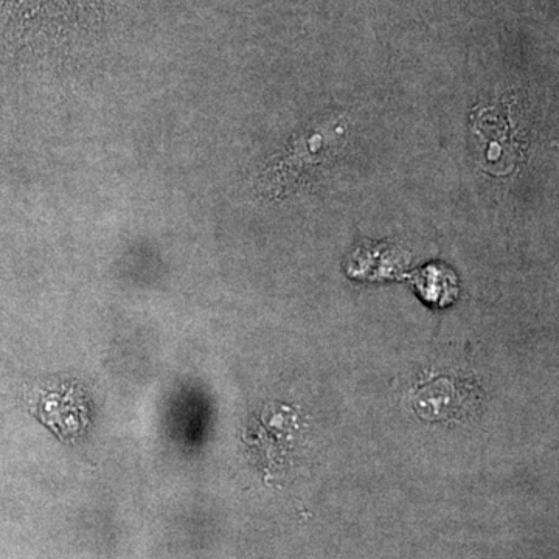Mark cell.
<instances>
[{
    "label": "cell",
    "instance_id": "obj_1",
    "mask_svg": "<svg viewBox=\"0 0 559 559\" xmlns=\"http://www.w3.org/2000/svg\"><path fill=\"white\" fill-rule=\"evenodd\" d=\"M77 404L75 396L69 395V393H52V395L44 396V400L39 404V409H42L41 417L49 421V424L52 423V428L55 426L56 431H60L63 421H66L64 426L69 424L67 421H70L73 431H77L80 429V414L67 412V410H77Z\"/></svg>",
    "mask_w": 559,
    "mask_h": 559
}]
</instances>
